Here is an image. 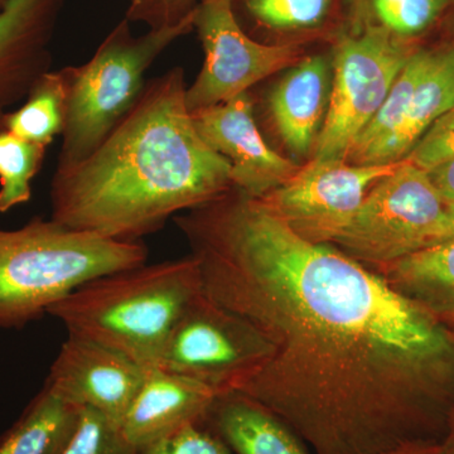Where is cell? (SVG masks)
<instances>
[{
    "instance_id": "30",
    "label": "cell",
    "mask_w": 454,
    "mask_h": 454,
    "mask_svg": "<svg viewBox=\"0 0 454 454\" xmlns=\"http://www.w3.org/2000/svg\"><path fill=\"white\" fill-rule=\"evenodd\" d=\"M385 454H454L448 443L411 444Z\"/></svg>"
},
{
    "instance_id": "28",
    "label": "cell",
    "mask_w": 454,
    "mask_h": 454,
    "mask_svg": "<svg viewBox=\"0 0 454 454\" xmlns=\"http://www.w3.org/2000/svg\"><path fill=\"white\" fill-rule=\"evenodd\" d=\"M428 175L444 203L454 202V158L429 170Z\"/></svg>"
},
{
    "instance_id": "27",
    "label": "cell",
    "mask_w": 454,
    "mask_h": 454,
    "mask_svg": "<svg viewBox=\"0 0 454 454\" xmlns=\"http://www.w3.org/2000/svg\"><path fill=\"white\" fill-rule=\"evenodd\" d=\"M193 0H134L129 12L130 20H146L152 28L176 25L195 8Z\"/></svg>"
},
{
    "instance_id": "15",
    "label": "cell",
    "mask_w": 454,
    "mask_h": 454,
    "mask_svg": "<svg viewBox=\"0 0 454 454\" xmlns=\"http://www.w3.org/2000/svg\"><path fill=\"white\" fill-rule=\"evenodd\" d=\"M330 66L322 56L297 62L271 90L268 110L286 148L295 155L315 149L330 103Z\"/></svg>"
},
{
    "instance_id": "17",
    "label": "cell",
    "mask_w": 454,
    "mask_h": 454,
    "mask_svg": "<svg viewBox=\"0 0 454 454\" xmlns=\"http://www.w3.org/2000/svg\"><path fill=\"white\" fill-rule=\"evenodd\" d=\"M378 273L454 331V239L418 250Z\"/></svg>"
},
{
    "instance_id": "1",
    "label": "cell",
    "mask_w": 454,
    "mask_h": 454,
    "mask_svg": "<svg viewBox=\"0 0 454 454\" xmlns=\"http://www.w3.org/2000/svg\"><path fill=\"white\" fill-rule=\"evenodd\" d=\"M202 292L254 333L229 393L289 427L312 454L444 443L454 424V331L378 271L295 234L232 188L175 217Z\"/></svg>"
},
{
    "instance_id": "22",
    "label": "cell",
    "mask_w": 454,
    "mask_h": 454,
    "mask_svg": "<svg viewBox=\"0 0 454 454\" xmlns=\"http://www.w3.org/2000/svg\"><path fill=\"white\" fill-rule=\"evenodd\" d=\"M47 148L0 131V214L32 199V181L40 172Z\"/></svg>"
},
{
    "instance_id": "10",
    "label": "cell",
    "mask_w": 454,
    "mask_h": 454,
    "mask_svg": "<svg viewBox=\"0 0 454 454\" xmlns=\"http://www.w3.org/2000/svg\"><path fill=\"white\" fill-rule=\"evenodd\" d=\"M258 355L255 336L238 317L200 293L170 334L160 369L229 393Z\"/></svg>"
},
{
    "instance_id": "12",
    "label": "cell",
    "mask_w": 454,
    "mask_h": 454,
    "mask_svg": "<svg viewBox=\"0 0 454 454\" xmlns=\"http://www.w3.org/2000/svg\"><path fill=\"white\" fill-rule=\"evenodd\" d=\"M191 115L202 139L231 167L232 186L245 195L262 199L301 168L262 138L249 92Z\"/></svg>"
},
{
    "instance_id": "3",
    "label": "cell",
    "mask_w": 454,
    "mask_h": 454,
    "mask_svg": "<svg viewBox=\"0 0 454 454\" xmlns=\"http://www.w3.org/2000/svg\"><path fill=\"white\" fill-rule=\"evenodd\" d=\"M201 292L199 267L190 255L95 278L52 304L47 315L68 333L151 370L160 366L176 325Z\"/></svg>"
},
{
    "instance_id": "16",
    "label": "cell",
    "mask_w": 454,
    "mask_h": 454,
    "mask_svg": "<svg viewBox=\"0 0 454 454\" xmlns=\"http://www.w3.org/2000/svg\"><path fill=\"white\" fill-rule=\"evenodd\" d=\"M206 422L234 454H312L279 418L240 394L217 397Z\"/></svg>"
},
{
    "instance_id": "9",
    "label": "cell",
    "mask_w": 454,
    "mask_h": 454,
    "mask_svg": "<svg viewBox=\"0 0 454 454\" xmlns=\"http://www.w3.org/2000/svg\"><path fill=\"white\" fill-rule=\"evenodd\" d=\"M400 162L354 164L313 157L286 184L262 200L295 234L310 243L333 244L370 190Z\"/></svg>"
},
{
    "instance_id": "13",
    "label": "cell",
    "mask_w": 454,
    "mask_h": 454,
    "mask_svg": "<svg viewBox=\"0 0 454 454\" xmlns=\"http://www.w3.org/2000/svg\"><path fill=\"white\" fill-rule=\"evenodd\" d=\"M219 391L205 382L154 367L148 370L121 423V432L137 450L205 422Z\"/></svg>"
},
{
    "instance_id": "21",
    "label": "cell",
    "mask_w": 454,
    "mask_h": 454,
    "mask_svg": "<svg viewBox=\"0 0 454 454\" xmlns=\"http://www.w3.org/2000/svg\"><path fill=\"white\" fill-rule=\"evenodd\" d=\"M450 0H351L354 31L379 29L397 40L422 35Z\"/></svg>"
},
{
    "instance_id": "20",
    "label": "cell",
    "mask_w": 454,
    "mask_h": 454,
    "mask_svg": "<svg viewBox=\"0 0 454 454\" xmlns=\"http://www.w3.org/2000/svg\"><path fill=\"white\" fill-rule=\"evenodd\" d=\"M67 119V88L61 70L47 71L33 85L25 103L8 114L5 130L49 146L62 136Z\"/></svg>"
},
{
    "instance_id": "24",
    "label": "cell",
    "mask_w": 454,
    "mask_h": 454,
    "mask_svg": "<svg viewBox=\"0 0 454 454\" xmlns=\"http://www.w3.org/2000/svg\"><path fill=\"white\" fill-rule=\"evenodd\" d=\"M61 454H139V450L106 415L82 408L79 426Z\"/></svg>"
},
{
    "instance_id": "14",
    "label": "cell",
    "mask_w": 454,
    "mask_h": 454,
    "mask_svg": "<svg viewBox=\"0 0 454 454\" xmlns=\"http://www.w3.org/2000/svg\"><path fill=\"white\" fill-rule=\"evenodd\" d=\"M53 0H5L0 7V131L12 107L50 71L47 52Z\"/></svg>"
},
{
    "instance_id": "6",
    "label": "cell",
    "mask_w": 454,
    "mask_h": 454,
    "mask_svg": "<svg viewBox=\"0 0 454 454\" xmlns=\"http://www.w3.org/2000/svg\"><path fill=\"white\" fill-rule=\"evenodd\" d=\"M444 210L428 172L403 160L370 190L333 245L363 264L384 268L429 247Z\"/></svg>"
},
{
    "instance_id": "31",
    "label": "cell",
    "mask_w": 454,
    "mask_h": 454,
    "mask_svg": "<svg viewBox=\"0 0 454 454\" xmlns=\"http://www.w3.org/2000/svg\"><path fill=\"white\" fill-rule=\"evenodd\" d=\"M446 443H448V446L452 448L454 452V424L452 430H450V435H448V438L446 439Z\"/></svg>"
},
{
    "instance_id": "25",
    "label": "cell",
    "mask_w": 454,
    "mask_h": 454,
    "mask_svg": "<svg viewBox=\"0 0 454 454\" xmlns=\"http://www.w3.org/2000/svg\"><path fill=\"white\" fill-rule=\"evenodd\" d=\"M139 454H232L225 442L207 428V423L191 424L175 434L143 448Z\"/></svg>"
},
{
    "instance_id": "26",
    "label": "cell",
    "mask_w": 454,
    "mask_h": 454,
    "mask_svg": "<svg viewBox=\"0 0 454 454\" xmlns=\"http://www.w3.org/2000/svg\"><path fill=\"white\" fill-rule=\"evenodd\" d=\"M454 158V104L444 115H442L423 138L406 155L405 160L418 168L434 169L435 167Z\"/></svg>"
},
{
    "instance_id": "8",
    "label": "cell",
    "mask_w": 454,
    "mask_h": 454,
    "mask_svg": "<svg viewBox=\"0 0 454 454\" xmlns=\"http://www.w3.org/2000/svg\"><path fill=\"white\" fill-rule=\"evenodd\" d=\"M234 0H202L195 8L193 28L199 32L205 62L187 88L190 113L219 106L249 92L256 83L300 62L295 44L254 41L239 25Z\"/></svg>"
},
{
    "instance_id": "5",
    "label": "cell",
    "mask_w": 454,
    "mask_h": 454,
    "mask_svg": "<svg viewBox=\"0 0 454 454\" xmlns=\"http://www.w3.org/2000/svg\"><path fill=\"white\" fill-rule=\"evenodd\" d=\"M195 9L176 25L136 37L127 20L98 46L85 64L61 68L67 88V119L57 166L80 162L137 103L145 74L172 42L193 28Z\"/></svg>"
},
{
    "instance_id": "29",
    "label": "cell",
    "mask_w": 454,
    "mask_h": 454,
    "mask_svg": "<svg viewBox=\"0 0 454 454\" xmlns=\"http://www.w3.org/2000/svg\"><path fill=\"white\" fill-rule=\"evenodd\" d=\"M454 239V202L446 203V210H444L443 219L435 230L433 236L432 244L442 243V241L452 240ZM429 245V247H430Z\"/></svg>"
},
{
    "instance_id": "11",
    "label": "cell",
    "mask_w": 454,
    "mask_h": 454,
    "mask_svg": "<svg viewBox=\"0 0 454 454\" xmlns=\"http://www.w3.org/2000/svg\"><path fill=\"white\" fill-rule=\"evenodd\" d=\"M148 369L115 349L68 333L44 384L71 404L121 427Z\"/></svg>"
},
{
    "instance_id": "18",
    "label": "cell",
    "mask_w": 454,
    "mask_h": 454,
    "mask_svg": "<svg viewBox=\"0 0 454 454\" xmlns=\"http://www.w3.org/2000/svg\"><path fill=\"white\" fill-rule=\"evenodd\" d=\"M454 104V47L435 52L433 64L415 89L399 129L376 155L373 164L405 160L432 125Z\"/></svg>"
},
{
    "instance_id": "19",
    "label": "cell",
    "mask_w": 454,
    "mask_h": 454,
    "mask_svg": "<svg viewBox=\"0 0 454 454\" xmlns=\"http://www.w3.org/2000/svg\"><path fill=\"white\" fill-rule=\"evenodd\" d=\"M82 411L44 384L0 437V454H61L79 426Z\"/></svg>"
},
{
    "instance_id": "32",
    "label": "cell",
    "mask_w": 454,
    "mask_h": 454,
    "mask_svg": "<svg viewBox=\"0 0 454 454\" xmlns=\"http://www.w3.org/2000/svg\"><path fill=\"white\" fill-rule=\"evenodd\" d=\"M5 0H0V7H2L3 4H4Z\"/></svg>"
},
{
    "instance_id": "7",
    "label": "cell",
    "mask_w": 454,
    "mask_h": 454,
    "mask_svg": "<svg viewBox=\"0 0 454 454\" xmlns=\"http://www.w3.org/2000/svg\"><path fill=\"white\" fill-rule=\"evenodd\" d=\"M413 53L405 41L379 29H360L340 38L334 50L330 103L313 157L346 160Z\"/></svg>"
},
{
    "instance_id": "4",
    "label": "cell",
    "mask_w": 454,
    "mask_h": 454,
    "mask_svg": "<svg viewBox=\"0 0 454 454\" xmlns=\"http://www.w3.org/2000/svg\"><path fill=\"white\" fill-rule=\"evenodd\" d=\"M142 241H116L35 217L0 229V328L20 330L80 286L145 264Z\"/></svg>"
},
{
    "instance_id": "2",
    "label": "cell",
    "mask_w": 454,
    "mask_h": 454,
    "mask_svg": "<svg viewBox=\"0 0 454 454\" xmlns=\"http://www.w3.org/2000/svg\"><path fill=\"white\" fill-rule=\"evenodd\" d=\"M182 67L146 82L92 153L57 166L51 220L116 241H140L172 217L232 190L231 167L200 136Z\"/></svg>"
},
{
    "instance_id": "23",
    "label": "cell",
    "mask_w": 454,
    "mask_h": 454,
    "mask_svg": "<svg viewBox=\"0 0 454 454\" xmlns=\"http://www.w3.org/2000/svg\"><path fill=\"white\" fill-rule=\"evenodd\" d=\"M250 16L267 28L300 31L321 25L333 0H244Z\"/></svg>"
}]
</instances>
